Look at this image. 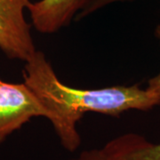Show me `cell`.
<instances>
[{"label": "cell", "instance_id": "5", "mask_svg": "<svg viewBox=\"0 0 160 160\" xmlns=\"http://www.w3.org/2000/svg\"><path fill=\"white\" fill-rule=\"evenodd\" d=\"M120 160H160V143H151L141 135L128 133L105 145Z\"/></svg>", "mask_w": 160, "mask_h": 160}, {"label": "cell", "instance_id": "3", "mask_svg": "<svg viewBox=\"0 0 160 160\" xmlns=\"http://www.w3.org/2000/svg\"><path fill=\"white\" fill-rule=\"evenodd\" d=\"M30 0H0V49L9 59L27 62L35 46L24 12Z\"/></svg>", "mask_w": 160, "mask_h": 160}, {"label": "cell", "instance_id": "8", "mask_svg": "<svg viewBox=\"0 0 160 160\" xmlns=\"http://www.w3.org/2000/svg\"><path fill=\"white\" fill-rule=\"evenodd\" d=\"M155 36L158 41L160 46V24L158 25L155 29ZM146 90L149 92L152 96H154L155 98L158 99L160 101V71L158 72V74L156 75L155 77L148 81V86L146 87Z\"/></svg>", "mask_w": 160, "mask_h": 160}, {"label": "cell", "instance_id": "4", "mask_svg": "<svg viewBox=\"0 0 160 160\" xmlns=\"http://www.w3.org/2000/svg\"><path fill=\"white\" fill-rule=\"evenodd\" d=\"M92 0H38L30 2L32 25L40 33L52 34L69 25Z\"/></svg>", "mask_w": 160, "mask_h": 160}, {"label": "cell", "instance_id": "7", "mask_svg": "<svg viewBox=\"0 0 160 160\" xmlns=\"http://www.w3.org/2000/svg\"><path fill=\"white\" fill-rule=\"evenodd\" d=\"M131 1H135V0H92L85 9H83L77 15L75 20L78 21V20L84 19V18L89 16L92 13L99 11V10L102 9L103 7L109 6V5L116 4V3H122V2H131Z\"/></svg>", "mask_w": 160, "mask_h": 160}, {"label": "cell", "instance_id": "1", "mask_svg": "<svg viewBox=\"0 0 160 160\" xmlns=\"http://www.w3.org/2000/svg\"><path fill=\"white\" fill-rule=\"evenodd\" d=\"M24 83L38 96L51 113L49 121L64 149L73 152L81 144L78 124L85 113L118 117L128 110H149L160 105L138 85L80 89L59 79L43 52L36 51L25 62Z\"/></svg>", "mask_w": 160, "mask_h": 160}, {"label": "cell", "instance_id": "6", "mask_svg": "<svg viewBox=\"0 0 160 160\" xmlns=\"http://www.w3.org/2000/svg\"><path fill=\"white\" fill-rule=\"evenodd\" d=\"M69 160H120L106 146L102 149L85 150L81 152L77 158Z\"/></svg>", "mask_w": 160, "mask_h": 160}, {"label": "cell", "instance_id": "9", "mask_svg": "<svg viewBox=\"0 0 160 160\" xmlns=\"http://www.w3.org/2000/svg\"><path fill=\"white\" fill-rule=\"evenodd\" d=\"M2 82H3V81H2V80H1V79H0V84H1Z\"/></svg>", "mask_w": 160, "mask_h": 160}, {"label": "cell", "instance_id": "2", "mask_svg": "<svg viewBox=\"0 0 160 160\" xmlns=\"http://www.w3.org/2000/svg\"><path fill=\"white\" fill-rule=\"evenodd\" d=\"M37 117L50 119L51 113L24 82L0 84V145L12 132Z\"/></svg>", "mask_w": 160, "mask_h": 160}]
</instances>
